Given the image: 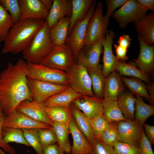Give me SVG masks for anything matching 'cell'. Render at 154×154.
<instances>
[{
    "mask_svg": "<svg viewBox=\"0 0 154 154\" xmlns=\"http://www.w3.org/2000/svg\"><path fill=\"white\" fill-rule=\"evenodd\" d=\"M27 64L19 58L15 64L9 62L0 73V106L5 116L10 115L22 101L33 100L27 82Z\"/></svg>",
    "mask_w": 154,
    "mask_h": 154,
    "instance_id": "1",
    "label": "cell"
},
{
    "mask_svg": "<svg viewBox=\"0 0 154 154\" xmlns=\"http://www.w3.org/2000/svg\"><path fill=\"white\" fill-rule=\"evenodd\" d=\"M45 21L46 20L29 19L14 23L4 41L1 53L15 54L22 52Z\"/></svg>",
    "mask_w": 154,
    "mask_h": 154,
    "instance_id": "2",
    "label": "cell"
},
{
    "mask_svg": "<svg viewBox=\"0 0 154 154\" xmlns=\"http://www.w3.org/2000/svg\"><path fill=\"white\" fill-rule=\"evenodd\" d=\"M50 30L46 21L44 26L22 52L23 58L27 62L40 64L54 47L50 38Z\"/></svg>",
    "mask_w": 154,
    "mask_h": 154,
    "instance_id": "3",
    "label": "cell"
},
{
    "mask_svg": "<svg viewBox=\"0 0 154 154\" xmlns=\"http://www.w3.org/2000/svg\"><path fill=\"white\" fill-rule=\"evenodd\" d=\"M76 62L72 50L67 43L55 46L40 64L66 72Z\"/></svg>",
    "mask_w": 154,
    "mask_h": 154,
    "instance_id": "4",
    "label": "cell"
},
{
    "mask_svg": "<svg viewBox=\"0 0 154 154\" xmlns=\"http://www.w3.org/2000/svg\"><path fill=\"white\" fill-rule=\"evenodd\" d=\"M68 86L77 93L91 97L92 92L91 78L86 68L76 62L66 72Z\"/></svg>",
    "mask_w": 154,
    "mask_h": 154,
    "instance_id": "5",
    "label": "cell"
},
{
    "mask_svg": "<svg viewBox=\"0 0 154 154\" xmlns=\"http://www.w3.org/2000/svg\"><path fill=\"white\" fill-rule=\"evenodd\" d=\"M26 74L27 77L32 79L56 84L68 85V78L66 72L40 64L27 62Z\"/></svg>",
    "mask_w": 154,
    "mask_h": 154,
    "instance_id": "6",
    "label": "cell"
},
{
    "mask_svg": "<svg viewBox=\"0 0 154 154\" xmlns=\"http://www.w3.org/2000/svg\"><path fill=\"white\" fill-rule=\"evenodd\" d=\"M148 10L135 0L127 1L112 15L119 27L123 29L129 23H134L141 19L147 15Z\"/></svg>",
    "mask_w": 154,
    "mask_h": 154,
    "instance_id": "7",
    "label": "cell"
},
{
    "mask_svg": "<svg viewBox=\"0 0 154 154\" xmlns=\"http://www.w3.org/2000/svg\"><path fill=\"white\" fill-rule=\"evenodd\" d=\"M103 5L99 1L94 13L88 23L86 32L85 45H91L102 39L109 22L105 19L103 13Z\"/></svg>",
    "mask_w": 154,
    "mask_h": 154,
    "instance_id": "8",
    "label": "cell"
},
{
    "mask_svg": "<svg viewBox=\"0 0 154 154\" xmlns=\"http://www.w3.org/2000/svg\"><path fill=\"white\" fill-rule=\"evenodd\" d=\"M97 4L95 1L92 5L86 17L74 24L66 40V43L71 48L75 60L78 53L85 45L88 25L94 13Z\"/></svg>",
    "mask_w": 154,
    "mask_h": 154,
    "instance_id": "9",
    "label": "cell"
},
{
    "mask_svg": "<svg viewBox=\"0 0 154 154\" xmlns=\"http://www.w3.org/2000/svg\"><path fill=\"white\" fill-rule=\"evenodd\" d=\"M27 79L32 100L42 104L50 97L69 87L67 85L55 84L27 77Z\"/></svg>",
    "mask_w": 154,
    "mask_h": 154,
    "instance_id": "10",
    "label": "cell"
},
{
    "mask_svg": "<svg viewBox=\"0 0 154 154\" xmlns=\"http://www.w3.org/2000/svg\"><path fill=\"white\" fill-rule=\"evenodd\" d=\"M117 128L118 141L139 145L143 128L138 120L126 119L117 122Z\"/></svg>",
    "mask_w": 154,
    "mask_h": 154,
    "instance_id": "11",
    "label": "cell"
},
{
    "mask_svg": "<svg viewBox=\"0 0 154 154\" xmlns=\"http://www.w3.org/2000/svg\"><path fill=\"white\" fill-rule=\"evenodd\" d=\"M51 127L48 124L34 120L16 109L10 115L5 116L3 124V128L21 129L49 128Z\"/></svg>",
    "mask_w": 154,
    "mask_h": 154,
    "instance_id": "12",
    "label": "cell"
},
{
    "mask_svg": "<svg viewBox=\"0 0 154 154\" xmlns=\"http://www.w3.org/2000/svg\"><path fill=\"white\" fill-rule=\"evenodd\" d=\"M102 39L92 45H85L78 53L76 62L86 68L98 65L103 51Z\"/></svg>",
    "mask_w": 154,
    "mask_h": 154,
    "instance_id": "13",
    "label": "cell"
},
{
    "mask_svg": "<svg viewBox=\"0 0 154 154\" xmlns=\"http://www.w3.org/2000/svg\"><path fill=\"white\" fill-rule=\"evenodd\" d=\"M45 107L42 103L25 100L19 103L16 110L35 120L52 126L53 122L49 117Z\"/></svg>",
    "mask_w": 154,
    "mask_h": 154,
    "instance_id": "14",
    "label": "cell"
},
{
    "mask_svg": "<svg viewBox=\"0 0 154 154\" xmlns=\"http://www.w3.org/2000/svg\"><path fill=\"white\" fill-rule=\"evenodd\" d=\"M115 34L114 31L107 30L102 38L103 49V64L102 72L105 78L115 70L117 60L113 53L112 45Z\"/></svg>",
    "mask_w": 154,
    "mask_h": 154,
    "instance_id": "15",
    "label": "cell"
},
{
    "mask_svg": "<svg viewBox=\"0 0 154 154\" xmlns=\"http://www.w3.org/2000/svg\"><path fill=\"white\" fill-rule=\"evenodd\" d=\"M104 99L82 95L75 99L73 104L89 119L102 113Z\"/></svg>",
    "mask_w": 154,
    "mask_h": 154,
    "instance_id": "16",
    "label": "cell"
},
{
    "mask_svg": "<svg viewBox=\"0 0 154 154\" xmlns=\"http://www.w3.org/2000/svg\"><path fill=\"white\" fill-rule=\"evenodd\" d=\"M140 46L138 57L133 59L137 68L148 75L154 69V46L145 44L143 39L137 36Z\"/></svg>",
    "mask_w": 154,
    "mask_h": 154,
    "instance_id": "17",
    "label": "cell"
},
{
    "mask_svg": "<svg viewBox=\"0 0 154 154\" xmlns=\"http://www.w3.org/2000/svg\"><path fill=\"white\" fill-rule=\"evenodd\" d=\"M73 139L71 154H92L93 146L77 127L72 116L69 124Z\"/></svg>",
    "mask_w": 154,
    "mask_h": 154,
    "instance_id": "18",
    "label": "cell"
},
{
    "mask_svg": "<svg viewBox=\"0 0 154 154\" xmlns=\"http://www.w3.org/2000/svg\"><path fill=\"white\" fill-rule=\"evenodd\" d=\"M21 11V19L46 20L49 11L41 0H19Z\"/></svg>",
    "mask_w": 154,
    "mask_h": 154,
    "instance_id": "19",
    "label": "cell"
},
{
    "mask_svg": "<svg viewBox=\"0 0 154 154\" xmlns=\"http://www.w3.org/2000/svg\"><path fill=\"white\" fill-rule=\"evenodd\" d=\"M125 86L121 75L116 70L112 72L105 79L104 98L117 101L118 96L123 92Z\"/></svg>",
    "mask_w": 154,
    "mask_h": 154,
    "instance_id": "20",
    "label": "cell"
},
{
    "mask_svg": "<svg viewBox=\"0 0 154 154\" xmlns=\"http://www.w3.org/2000/svg\"><path fill=\"white\" fill-rule=\"evenodd\" d=\"M71 0H54L52 7L46 21L50 29L54 27L60 19L70 16Z\"/></svg>",
    "mask_w": 154,
    "mask_h": 154,
    "instance_id": "21",
    "label": "cell"
},
{
    "mask_svg": "<svg viewBox=\"0 0 154 154\" xmlns=\"http://www.w3.org/2000/svg\"><path fill=\"white\" fill-rule=\"evenodd\" d=\"M137 36L147 45L154 43V13L147 14L141 19L134 23Z\"/></svg>",
    "mask_w": 154,
    "mask_h": 154,
    "instance_id": "22",
    "label": "cell"
},
{
    "mask_svg": "<svg viewBox=\"0 0 154 154\" xmlns=\"http://www.w3.org/2000/svg\"><path fill=\"white\" fill-rule=\"evenodd\" d=\"M72 9L70 17V25L68 36L72 28L77 22L83 20L88 13L91 7L95 1L94 0H71Z\"/></svg>",
    "mask_w": 154,
    "mask_h": 154,
    "instance_id": "23",
    "label": "cell"
},
{
    "mask_svg": "<svg viewBox=\"0 0 154 154\" xmlns=\"http://www.w3.org/2000/svg\"><path fill=\"white\" fill-rule=\"evenodd\" d=\"M82 95L76 92L69 86L63 91L50 97L42 104L45 107L62 106L70 108L73 101Z\"/></svg>",
    "mask_w": 154,
    "mask_h": 154,
    "instance_id": "24",
    "label": "cell"
},
{
    "mask_svg": "<svg viewBox=\"0 0 154 154\" xmlns=\"http://www.w3.org/2000/svg\"><path fill=\"white\" fill-rule=\"evenodd\" d=\"M70 108L72 116L79 130L92 145L94 141L89 119L72 103Z\"/></svg>",
    "mask_w": 154,
    "mask_h": 154,
    "instance_id": "25",
    "label": "cell"
},
{
    "mask_svg": "<svg viewBox=\"0 0 154 154\" xmlns=\"http://www.w3.org/2000/svg\"><path fill=\"white\" fill-rule=\"evenodd\" d=\"M69 25L70 18L64 17L59 19L56 24L50 29V38L55 46L63 45L66 43Z\"/></svg>",
    "mask_w": 154,
    "mask_h": 154,
    "instance_id": "26",
    "label": "cell"
},
{
    "mask_svg": "<svg viewBox=\"0 0 154 154\" xmlns=\"http://www.w3.org/2000/svg\"><path fill=\"white\" fill-rule=\"evenodd\" d=\"M121 75L130 76L139 78L147 84L150 78L147 74L139 70L133 61L126 62L117 60L115 70Z\"/></svg>",
    "mask_w": 154,
    "mask_h": 154,
    "instance_id": "27",
    "label": "cell"
},
{
    "mask_svg": "<svg viewBox=\"0 0 154 154\" xmlns=\"http://www.w3.org/2000/svg\"><path fill=\"white\" fill-rule=\"evenodd\" d=\"M86 69L91 78L92 89L94 96L103 98L106 78L102 72V66L99 64Z\"/></svg>",
    "mask_w": 154,
    "mask_h": 154,
    "instance_id": "28",
    "label": "cell"
},
{
    "mask_svg": "<svg viewBox=\"0 0 154 154\" xmlns=\"http://www.w3.org/2000/svg\"><path fill=\"white\" fill-rule=\"evenodd\" d=\"M136 97L128 91L123 92L118 97L117 102L126 119L134 120Z\"/></svg>",
    "mask_w": 154,
    "mask_h": 154,
    "instance_id": "29",
    "label": "cell"
},
{
    "mask_svg": "<svg viewBox=\"0 0 154 154\" xmlns=\"http://www.w3.org/2000/svg\"><path fill=\"white\" fill-rule=\"evenodd\" d=\"M52 126L56 134L58 145L64 153L71 154V146L68 138L70 134L69 125L53 122Z\"/></svg>",
    "mask_w": 154,
    "mask_h": 154,
    "instance_id": "30",
    "label": "cell"
},
{
    "mask_svg": "<svg viewBox=\"0 0 154 154\" xmlns=\"http://www.w3.org/2000/svg\"><path fill=\"white\" fill-rule=\"evenodd\" d=\"M102 114L109 123L118 122L126 119L121 111L117 101L104 99Z\"/></svg>",
    "mask_w": 154,
    "mask_h": 154,
    "instance_id": "31",
    "label": "cell"
},
{
    "mask_svg": "<svg viewBox=\"0 0 154 154\" xmlns=\"http://www.w3.org/2000/svg\"><path fill=\"white\" fill-rule=\"evenodd\" d=\"M46 111L52 122L69 125L72 117L70 108L62 106L45 107Z\"/></svg>",
    "mask_w": 154,
    "mask_h": 154,
    "instance_id": "32",
    "label": "cell"
},
{
    "mask_svg": "<svg viewBox=\"0 0 154 154\" xmlns=\"http://www.w3.org/2000/svg\"><path fill=\"white\" fill-rule=\"evenodd\" d=\"M135 119L138 121L143 127L146 120L154 114V106L148 105L143 100L142 97L135 96Z\"/></svg>",
    "mask_w": 154,
    "mask_h": 154,
    "instance_id": "33",
    "label": "cell"
},
{
    "mask_svg": "<svg viewBox=\"0 0 154 154\" xmlns=\"http://www.w3.org/2000/svg\"><path fill=\"white\" fill-rule=\"evenodd\" d=\"M121 78L125 86L134 96L143 97L148 100L149 96L146 85L141 80L134 77L128 78L121 76Z\"/></svg>",
    "mask_w": 154,
    "mask_h": 154,
    "instance_id": "34",
    "label": "cell"
},
{
    "mask_svg": "<svg viewBox=\"0 0 154 154\" xmlns=\"http://www.w3.org/2000/svg\"><path fill=\"white\" fill-rule=\"evenodd\" d=\"M2 135L4 142L7 144L15 142L30 147L23 136L21 129L12 128H3Z\"/></svg>",
    "mask_w": 154,
    "mask_h": 154,
    "instance_id": "35",
    "label": "cell"
},
{
    "mask_svg": "<svg viewBox=\"0 0 154 154\" xmlns=\"http://www.w3.org/2000/svg\"><path fill=\"white\" fill-rule=\"evenodd\" d=\"M14 23L11 15L0 4V42L4 41Z\"/></svg>",
    "mask_w": 154,
    "mask_h": 154,
    "instance_id": "36",
    "label": "cell"
},
{
    "mask_svg": "<svg viewBox=\"0 0 154 154\" xmlns=\"http://www.w3.org/2000/svg\"><path fill=\"white\" fill-rule=\"evenodd\" d=\"M25 140L37 154H43V147L39 137L38 129H21Z\"/></svg>",
    "mask_w": 154,
    "mask_h": 154,
    "instance_id": "37",
    "label": "cell"
},
{
    "mask_svg": "<svg viewBox=\"0 0 154 154\" xmlns=\"http://www.w3.org/2000/svg\"><path fill=\"white\" fill-rule=\"evenodd\" d=\"M117 123V122L110 123L108 126L98 139L113 147L114 144L118 141V139Z\"/></svg>",
    "mask_w": 154,
    "mask_h": 154,
    "instance_id": "38",
    "label": "cell"
},
{
    "mask_svg": "<svg viewBox=\"0 0 154 154\" xmlns=\"http://www.w3.org/2000/svg\"><path fill=\"white\" fill-rule=\"evenodd\" d=\"M93 136L98 138L110 123L103 117L102 113H99L89 119Z\"/></svg>",
    "mask_w": 154,
    "mask_h": 154,
    "instance_id": "39",
    "label": "cell"
},
{
    "mask_svg": "<svg viewBox=\"0 0 154 154\" xmlns=\"http://www.w3.org/2000/svg\"><path fill=\"white\" fill-rule=\"evenodd\" d=\"M0 4L9 12L14 23L21 20L22 13L19 0H0Z\"/></svg>",
    "mask_w": 154,
    "mask_h": 154,
    "instance_id": "40",
    "label": "cell"
},
{
    "mask_svg": "<svg viewBox=\"0 0 154 154\" xmlns=\"http://www.w3.org/2000/svg\"><path fill=\"white\" fill-rule=\"evenodd\" d=\"M39 137L43 147L57 142L55 131L53 127L49 128L38 129Z\"/></svg>",
    "mask_w": 154,
    "mask_h": 154,
    "instance_id": "41",
    "label": "cell"
},
{
    "mask_svg": "<svg viewBox=\"0 0 154 154\" xmlns=\"http://www.w3.org/2000/svg\"><path fill=\"white\" fill-rule=\"evenodd\" d=\"M113 147L116 154H140L139 145L117 141L114 144Z\"/></svg>",
    "mask_w": 154,
    "mask_h": 154,
    "instance_id": "42",
    "label": "cell"
},
{
    "mask_svg": "<svg viewBox=\"0 0 154 154\" xmlns=\"http://www.w3.org/2000/svg\"><path fill=\"white\" fill-rule=\"evenodd\" d=\"M92 145L93 152L92 154H116L113 147L98 139H95Z\"/></svg>",
    "mask_w": 154,
    "mask_h": 154,
    "instance_id": "43",
    "label": "cell"
},
{
    "mask_svg": "<svg viewBox=\"0 0 154 154\" xmlns=\"http://www.w3.org/2000/svg\"><path fill=\"white\" fill-rule=\"evenodd\" d=\"M127 0H107L106 1L107 12L104 15L106 20L109 22L110 18L115 10L121 6Z\"/></svg>",
    "mask_w": 154,
    "mask_h": 154,
    "instance_id": "44",
    "label": "cell"
},
{
    "mask_svg": "<svg viewBox=\"0 0 154 154\" xmlns=\"http://www.w3.org/2000/svg\"><path fill=\"white\" fill-rule=\"evenodd\" d=\"M5 116L0 106V148L9 154H16L15 149L8 144L6 143L4 141L2 135L3 124Z\"/></svg>",
    "mask_w": 154,
    "mask_h": 154,
    "instance_id": "45",
    "label": "cell"
},
{
    "mask_svg": "<svg viewBox=\"0 0 154 154\" xmlns=\"http://www.w3.org/2000/svg\"><path fill=\"white\" fill-rule=\"evenodd\" d=\"M151 144L145 135L143 129L139 144L140 154H154Z\"/></svg>",
    "mask_w": 154,
    "mask_h": 154,
    "instance_id": "46",
    "label": "cell"
},
{
    "mask_svg": "<svg viewBox=\"0 0 154 154\" xmlns=\"http://www.w3.org/2000/svg\"><path fill=\"white\" fill-rule=\"evenodd\" d=\"M43 154H64V153L58 144L54 143L44 148Z\"/></svg>",
    "mask_w": 154,
    "mask_h": 154,
    "instance_id": "47",
    "label": "cell"
},
{
    "mask_svg": "<svg viewBox=\"0 0 154 154\" xmlns=\"http://www.w3.org/2000/svg\"><path fill=\"white\" fill-rule=\"evenodd\" d=\"M114 46L116 52V57L117 60L125 62L128 59V56L127 55V49L124 48L119 45L114 44Z\"/></svg>",
    "mask_w": 154,
    "mask_h": 154,
    "instance_id": "48",
    "label": "cell"
},
{
    "mask_svg": "<svg viewBox=\"0 0 154 154\" xmlns=\"http://www.w3.org/2000/svg\"><path fill=\"white\" fill-rule=\"evenodd\" d=\"M147 138L151 144L154 143V126L145 123L143 125Z\"/></svg>",
    "mask_w": 154,
    "mask_h": 154,
    "instance_id": "49",
    "label": "cell"
},
{
    "mask_svg": "<svg viewBox=\"0 0 154 154\" xmlns=\"http://www.w3.org/2000/svg\"><path fill=\"white\" fill-rule=\"evenodd\" d=\"M131 40L129 35L123 34L119 37L117 42L119 45L127 49L130 45Z\"/></svg>",
    "mask_w": 154,
    "mask_h": 154,
    "instance_id": "50",
    "label": "cell"
},
{
    "mask_svg": "<svg viewBox=\"0 0 154 154\" xmlns=\"http://www.w3.org/2000/svg\"><path fill=\"white\" fill-rule=\"evenodd\" d=\"M136 1L140 5L147 10L154 11V0H137Z\"/></svg>",
    "mask_w": 154,
    "mask_h": 154,
    "instance_id": "51",
    "label": "cell"
},
{
    "mask_svg": "<svg viewBox=\"0 0 154 154\" xmlns=\"http://www.w3.org/2000/svg\"><path fill=\"white\" fill-rule=\"evenodd\" d=\"M147 91L149 92L148 101L150 105L154 106V83L152 82L147 84L146 85Z\"/></svg>",
    "mask_w": 154,
    "mask_h": 154,
    "instance_id": "52",
    "label": "cell"
},
{
    "mask_svg": "<svg viewBox=\"0 0 154 154\" xmlns=\"http://www.w3.org/2000/svg\"><path fill=\"white\" fill-rule=\"evenodd\" d=\"M46 8L50 11L51 9L53 3V0H41Z\"/></svg>",
    "mask_w": 154,
    "mask_h": 154,
    "instance_id": "53",
    "label": "cell"
},
{
    "mask_svg": "<svg viewBox=\"0 0 154 154\" xmlns=\"http://www.w3.org/2000/svg\"><path fill=\"white\" fill-rule=\"evenodd\" d=\"M0 154H7L3 150L0 148Z\"/></svg>",
    "mask_w": 154,
    "mask_h": 154,
    "instance_id": "54",
    "label": "cell"
}]
</instances>
